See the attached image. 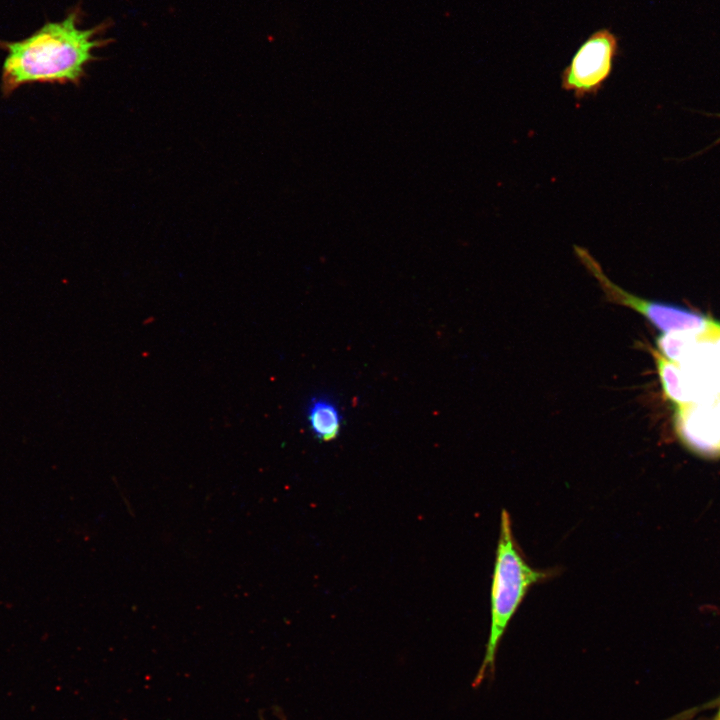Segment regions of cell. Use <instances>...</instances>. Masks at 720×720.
<instances>
[{"instance_id": "6da1fadb", "label": "cell", "mask_w": 720, "mask_h": 720, "mask_svg": "<svg viewBox=\"0 0 720 720\" xmlns=\"http://www.w3.org/2000/svg\"><path fill=\"white\" fill-rule=\"evenodd\" d=\"M81 8L75 7L56 22H46L18 41L0 40L6 52L2 66L1 90L10 96L23 85L34 83H79L93 51L110 39L99 38L104 25L83 29Z\"/></svg>"}, {"instance_id": "7a4b0ae2", "label": "cell", "mask_w": 720, "mask_h": 720, "mask_svg": "<svg viewBox=\"0 0 720 720\" xmlns=\"http://www.w3.org/2000/svg\"><path fill=\"white\" fill-rule=\"evenodd\" d=\"M557 574V569H536L528 563L514 537L510 514L503 509L491 581L489 636L474 688L486 676L494 678L500 641L529 590Z\"/></svg>"}, {"instance_id": "52a82bcc", "label": "cell", "mask_w": 720, "mask_h": 720, "mask_svg": "<svg viewBox=\"0 0 720 720\" xmlns=\"http://www.w3.org/2000/svg\"><path fill=\"white\" fill-rule=\"evenodd\" d=\"M712 720H720V705H719V709H718L717 713L715 714V716L713 717Z\"/></svg>"}, {"instance_id": "ba28073f", "label": "cell", "mask_w": 720, "mask_h": 720, "mask_svg": "<svg viewBox=\"0 0 720 720\" xmlns=\"http://www.w3.org/2000/svg\"><path fill=\"white\" fill-rule=\"evenodd\" d=\"M717 116L720 117V114H717ZM718 144H720V136L713 142V146Z\"/></svg>"}, {"instance_id": "3957f363", "label": "cell", "mask_w": 720, "mask_h": 720, "mask_svg": "<svg viewBox=\"0 0 720 720\" xmlns=\"http://www.w3.org/2000/svg\"><path fill=\"white\" fill-rule=\"evenodd\" d=\"M574 251L609 301L638 312L663 333L687 335L702 341L720 338V321L674 304L639 298L612 282L586 248L574 246Z\"/></svg>"}, {"instance_id": "277c9868", "label": "cell", "mask_w": 720, "mask_h": 720, "mask_svg": "<svg viewBox=\"0 0 720 720\" xmlns=\"http://www.w3.org/2000/svg\"><path fill=\"white\" fill-rule=\"evenodd\" d=\"M619 53V39L609 29L590 34L561 73V88L576 99L595 96L612 74Z\"/></svg>"}, {"instance_id": "8992f818", "label": "cell", "mask_w": 720, "mask_h": 720, "mask_svg": "<svg viewBox=\"0 0 720 720\" xmlns=\"http://www.w3.org/2000/svg\"><path fill=\"white\" fill-rule=\"evenodd\" d=\"M649 351L655 361L665 396L676 405L677 410L690 406V398L682 384L679 366L666 358L659 350L649 347Z\"/></svg>"}, {"instance_id": "5b68a950", "label": "cell", "mask_w": 720, "mask_h": 720, "mask_svg": "<svg viewBox=\"0 0 720 720\" xmlns=\"http://www.w3.org/2000/svg\"><path fill=\"white\" fill-rule=\"evenodd\" d=\"M307 418L319 440L331 441L339 434L341 415L336 405L327 398H313L308 406Z\"/></svg>"}]
</instances>
